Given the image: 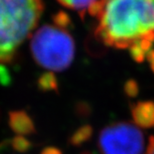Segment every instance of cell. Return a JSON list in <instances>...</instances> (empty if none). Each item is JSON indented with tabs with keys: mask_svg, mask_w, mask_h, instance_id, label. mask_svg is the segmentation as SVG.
Masks as SVG:
<instances>
[{
	"mask_svg": "<svg viewBox=\"0 0 154 154\" xmlns=\"http://www.w3.org/2000/svg\"><path fill=\"white\" fill-rule=\"evenodd\" d=\"M30 50L35 62L48 71L68 68L75 56V42L66 26L45 24L31 35Z\"/></svg>",
	"mask_w": 154,
	"mask_h": 154,
	"instance_id": "3957f363",
	"label": "cell"
},
{
	"mask_svg": "<svg viewBox=\"0 0 154 154\" xmlns=\"http://www.w3.org/2000/svg\"><path fill=\"white\" fill-rule=\"evenodd\" d=\"M42 154H61V152L56 148H47L43 151Z\"/></svg>",
	"mask_w": 154,
	"mask_h": 154,
	"instance_id": "30bf717a",
	"label": "cell"
},
{
	"mask_svg": "<svg viewBox=\"0 0 154 154\" xmlns=\"http://www.w3.org/2000/svg\"><path fill=\"white\" fill-rule=\"evenodd\" d=\"M61 5L77 11L81 16L87 13L89 8L94 4L97 0H57Z\"/></svg>",
	"mask_w": 154,
	"mask_h": 154,
	"instance_id": "8992f818",
	"label": "cell"
},
{
	"mask_svg": "<svg viewBox=\"0 0 154 154\" xmlns=\"http://www.w3.org/2000/svg\"><path fill=\"white\" fill-rule=\"evenodd\" d=\"M42 0H0V82L8 83V65L18 48L36 28Z\"/></svg>",
	"mask_w": 154,
	"mask_h": 154,
	"instance_id": "7a4b0ae2",
	"label": "cell"
},
{
	"mask_svg": "<svg viewBox=\"0 0 154 154\" xmlns=\"http://www.w3.org/2000/svg\"><path fill=\"white\" fill-rule=\"evenodd\" d=\"M146 59L148 60L150 68H151V70L154 72V50L153 49H151V50L149 51V53L147 54Z\"/></svg>",
	"mask_w": 154,
	"mask_h": 154,
	"instance_id": "ba28073f",
	"label": "cell"
},
{
	"mask_svg": "<svg viewBox=\"0 0 154 154\" xmlns=\"http://www.w3.org/2000/svg\"><path fill=\"white\" fill-rule=\"evenodd\" d=\"M145 154H154V137H150L149 138V144L148 147H147V151Z\"/></svg>",
	"mask_w": 154,
	"mask_h": 154,
	"instance_id": "9c48e42d",
	"label": "cell"
},
{
	"mask_svg": "<svg viewBox=\"0 0 154 154\" xmlns=\"http://www.w3.org/2000/svg\"><path fill=\"white\" fill-rule=\"evenodd\" d=\"M143 133L128 122H115L100 131L98 148L101 154H143Z\"/></svg>",
	"mask_w": 154,
	"mask_h": 154,
	"instance_id": "277c9868",
	"label": "cell"
},
{
	"mask_svg": "<svg viewBox=\"0 0 154 154\" xmlns=\"http://www.w3.org/2000/svg\"><path fill=\"white\" fill-rule=\"evenodd\" d=\"M92 129L90 126H83L82 128H80L79 130L74 134V136L72 138V142L75 145H78L80 143H83L84 141L88 140L89 137L91 136Z\"/></svg>",
	"mask_w": 154,
	"mask_h": 154,
	"instance_id": "52a82bcc",
	"label": "cell"
},
{
	"mask_svg": "<svg viewBox=\"0 0 154 154\" xmlns=\"http://www.w3.org/2000/svg\"><path fill=\"white\" fill-rule=\"evenodd\" d=\"M87 13L100 42L144 61L154 45V0H97Z\"/></svg>",
	"mask_w": 154,
	"mask_h": 154,
	"instance_id": "6da1fadb",
	"label": "cell"
},
{
	"mask_svg": "<svg viewBox=\"0 0 154 154\" xmlns=\"http://www.w3.org/2000/svg\"><path fill=\"white\" fill-rule=\"evenodd\" d=\"M131 116L138 127H154V102L138 101L131 105Z\"/></svg>",
	"mask_w": 154,
	"mask_h": 154,
	"instance_id": "5b68a950",
	"label": "cell"
}]
</instances>
